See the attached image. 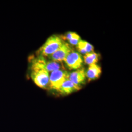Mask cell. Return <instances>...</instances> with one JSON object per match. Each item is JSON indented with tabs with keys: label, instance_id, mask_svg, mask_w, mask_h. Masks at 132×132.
I'll use <instances>...</instances> for the list:
<instances>
[{
	"label": "cell",
	"instance_id": "1",
	"mask_svg": "<svg viewBox=\"0 0 132 132\" xmlns=\"http://www.w3.org/2000/svg\"><path fill=\"white\" fill-rule=\"evenodd\" d=\"M45 59L39 56L31 61V77L34 83L39 87L45 89L48 86L49 72L45 68Z\"/></svg>",
	"mask_w": 132,
	"mask_h": 132
},
{
	"label": "cell",
	"instance_id": "2",
	"mask_svg": "<svg viewBox=\"0 0 132 132\" xmlns=\"http://www.w3.org/2000/svg\"><path fill=\"white\" fill-rule=\"evenodd\" d=\"M64 42V41L59 36L53 35L48 38L39 48L37 54L41 56H49L56 51Z\"/></svg>",
	"mask_w": 132,
	"mask_h": 132
},
{
	"label": "cell",
	"instance_id": "3",
	"mask_svg": "<svg viewBox=\"0 0 132 132\" xmlns=\"http://www.w3.org/2000/svg\"><path fill=\"white\" fill-rule=\"evenodd\" d=\"M68 76L69 73L67 71L61 70L52 71L49 77L48 86L51 89L57 91L64 82L68 79Z\"/></svg>",
	"mask_w": 132,
	"mask_h": 132
},
{
	"label": "cell",
	"instance_id": "4",
	"mask_svg": "<svg viewBox=\"0 0 132 132\" xmlns=\"http://www.w3.org/2000/svg\"><path fill=\"white\" fill-rule=\"evenodd\" d=\"M67 66L70 70H77L82 67L83 59L80 54L72 51L64 59Z\"/></svg>",
	"mask_w": 132,
	"mask_h": 132
},
{
	"label": "cell",
	"instance_id": "5",
	"mask_svg": "<svg viewBox=\"0 0 132 132\" xmlns=\"http://www.w3.org/2000/svg\"><path fill=\"white\" fill-rule=\"evenodd\" d=\"M72 51L69 45L64 42L56 51L49 56V58L53 61H63L67 55Z\"/></svg>",
	"mask_w": 132,
	"mask_h": 132
},
{
	"label": "cell",
	"instance_id": "6",
	"mask_svg": "<svg viewBox=\"0 0 132 132\" xmlns=\"http://www.w3.org/2000/svg\"><path fill=\"white\" fill-rule=\"evenodd\" d=\"M80 89V86L76 85L71 81L67 79L64 82L57 91L61 94L67 95L78 90Z\"/></svg>",
	"mask_w": 132,
	"mask_h": 132
},
{
	"label": "cell",
	"instance_id": "7",
	"mask_svg": "<svg viewBox=\"0 0 132 132\" xmlns=\"http://www.w3.org/2000/svg\"><path fill=\"white\" fill-rule=\"evenodd\" d=\"M86 73L84 69H79L72 73L69 74L68 79L75 83V84L80 86L85 80Z\"/></svg>",
	"mask_w": 132,
	"mask_h": 132
},
{
	"label": "cell",
	"instance_id": "8",
	"mask_svg": "<svg viewBox=\"0 0 132 132\" xmlns=\"http://www.w3.org/2000/svg\"><path fill=\"white\" fill-rule=\"evenodd\" d=\"M101 72V68L96 64H93L89 66L88 71L86 72V76L90 81L94 80L99 77Z\"/></svg>",
	"mask_w": 132,
	"mask_h": 132
},
{
	"label": "cell",
	"instance_id": "9",
	"mask_svg": "<svg viewBox=\"0 0 132 132\" xmlns=\"http://www.w3.org/2000/svg\"><path fill=\"white\" fill-rule=\"evenodd\" d=\"M77 46L78 51L82 54H86L87 53L94 52L93 46L90 43L85 41L80 40Z\"/></svg>",
	"mask_w": 132,
	"mask_h": 132
},
{
	"label": "cell",
	"instance_id": "10",
	"mask_svg": "<svg viewBox=\"0 0 132 132\" xmlns=\"http://www.w3.org/2000/svg\"><path fill=\"white\" fill-rule=\"evenodd\" d=\"M99 55L93 52L87 53L84 56V60L86 64L89 66L93 64H96L98 61Z\"/></svg>",
	"mask_w": 132,
	"mask_h": 132
},
{
	"label": "cell",
	"instance_id": "11",
	"mask_svg": "<svg viewBox=\"0 0 132 132\" xmlns=\"http://www.w3.org/2000/svg\"><path fill=\"white\" fill-rule=\"evenodd\" d=\"M78 36H79V35L78 34H77L76 33L71 32H69V33H68L66 34L65 38H66L67 40L69 41V40H70L71 39H72V38L77 37Z\"/></svg>",
	"mask_w": 132,
	"mask_h": 132
},
{
	"label": "cell",
	"instance_id": "12",
	"mask_svg": "<svg viewBox=\"0 0 132 132\" xmlns=\"http://www.w3.org/2000/svg\"><path fill=\"white\" fill-rule=\"evenodd\" d=\"M80 36H79L77 37H76V38H72L69 41V42L71 43V45H77L78 43L80 41Z\"/></svg>",
	"mask_w": 132,
	"mask_h": 132
}]
</instances>
